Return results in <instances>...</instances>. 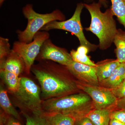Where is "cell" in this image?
I'll use <instances>...</instances> for the list:
<instances>
[{
    "mask_svg": "<svg viewBox=\"0 0 125 125\" xmlns=\"http://www.w3.org/2000/svg\"><path fill=\"white\" fill-rule=\"evenodd\" d=\"M55 62L40 61L31 67V71L40 83L42 101L69 95L79 89L76 82L65 75L60 66Z\"/></svg>",
    "mask_w": 125,
    "mask_h": 125,
    "instance_id": "1",
    "label": "cell"
},
{
    "mask_svg": "<svg viewBox=\"0 0 125 125\" xmlns=\"http://www.w3.org/2000/svg\"><path fill=\"white\" fill-rule=\"evenodd\" d=\"M94 107L91 97L87 94H72L42 101L44 113H60L69 115L75 120L87 115Z\"/></svg>",
    "mask_w": 125,
    "mask_h": 125,
    "instance_id": "2",
    "label": "cell"
},
{
    "mask_svg": "<svg viewBox=\"0 0 125 125\" xmlns=\"http://www.w3.org/2000/svg\"><path fill=\"white\" fill-rule=\"evenodd\" d=\"M84 5L91 17L90 25L85 30L92 32L97 37L101 49H107L113 42L118 30L111 9H107L103 13L101 10L100 2L84 4Z\"/></svg>",
    "mask_w": 125,
    "mask_h": 125,
    "instance_id": "3",
    "label": "cell"
},
{
    "mask_svg": "<svg viewBox=\"0 0 125 125\" xmlns=\"http://www.w3.org/2000/svg\"><path fill=\"white\" fill-rule=\"evenodd\" d=\"M41 90L33 81L27 77H20V85L13 93L14 104L23 113L42 114V100Z\"/></svg>",
    "mask_w": 125,
    "mask_h": 125,
    "instance_id": "4",
    "label": "cell"
},
{
    "mask_svg": "<svg viewBox=\"0 0 125 125\" xmlns=\"http://www.w3.org/2000/svg\"><path fill=\"white\" fill-rule=\"evenodd\" d=\"M23 15L28 20V24L23 31L18 30V39L21 42L29 43L33 40L34 35L46 24L54 21H63L65 17L59 10L46 14L37 13L34 10L33 6L27 4L23 7Z\"/></svg>",
    "mask_w": 125,
    "mask_h": 125,
    "instance_id": "5",
    "label": "cell"
},
{
    "mask_svg": "<svg viewBox=\"0 0 125 125\" xmlns=\"http://www.w3.org/2000/svg\"><path fill=\"white\" fill-rule=\"evenodd\" d=\"M84 7V4L78 3L73 14L70 19L63 21H52L43 27L41 31H48L51 30L59 29L69 31L77 37L80 45L87 47L90 51L94 50L96 48V46L90 43L86 39L81 22V14Z\"/></svg>",
    "mask_w": 125,
    "mask_h": 125,
    "instance_id": "6",
    "label": "cell"
},
{
    "mask_svg": "<svg viewBox=\"0 0 125 125\" xmlns=\"http://www.w3.org/2000/svg\"><path fill=\"white\" fill-rule=\"evenodd\" d=\"M50 35L47 31H39L34 35L31 42L26 43L20 41L15 42L12 50L22 57L25 65V73L28 74L31 71L34 61L40 52L44 42L49 39Z\"/></svg>",
    "mask_w": 125,
    "mask_h": 125,
    "instance_id": "7",
    "label": "cell"
},
{
    "mask_svg": "<svg viewBox=\"0 0 125 125\" xmlns=\"http://www.w3.org/2000/svg\"><path fill=\"white\" fill-rule=\"evenodd\" d=\"M79 89L82 90L91 97L95 109L112 108L116 106L117 99L111 89L99 85L76 82Z\"/></svg>",
    "mask_w": 125,
    "mask_h": 125,
    "instance_id": "8",
    "label": "cell"
},
{
    "mask_svg": "<svg viewBox=\"0 0 125 125\" xmlns=\"http://www.w3.org/2000/svg\"><path fill=\"white\" fill-rule=\"evenodd\" d=\"M36 59L39 61H52L65 66L73 61L70 54L66 49L56 46L49 39L43 43Z\"/></svg>",
    "mask_w": 125,
    "mask_h": 125,
    "instance_id": "9",
    "label": "cell"
},
{
    "mask_svg": "<svg viewBox=\"0 0 125 125\" xmlns=\"http://www.w3.org/2000/svg\"><path fill=\"white\" fill-rule=\"evenodd\" d=\"M66 67L72 75L85 84L99 85L95 67L81 64L74 61Z\"/></svg>",
    "mask_w": 125,
    "mask_h": 125,
    "instance_id": "10",
    "label": "cell"
},
{
    "mask_svg": "<svg viewBox=\"0 0 125 125\" xmlns=\"http://www.w3.org/2000/svg\"><path fill=\"white\" fill-rule=\"evenodd\" d=\"M0 69L12 72L19 76L25 70L23 60L12 49L5 60L0 62Z\"/></svg>",
    "mask_w": 125,
    "mask_h": 125,
    "instance_id": "11",
    "label": "cell"
},
{
    "mask_svg": "<svg viewBox=\"0 0 125 125\" xmlns=\"http://www.w3.org/2000/svg\"><path fill=\"white\" fill-rule=\"evenodd\" d=\"M125 80V67L124 62L120 63L110 76L99 83L101 86L111 90L118 87Z\"/></svg>",
    "mask_w": 125,
    "mask_h": 125,
    "instance_id": "12",
    "label": "cell"
},
{
    "mask_svg": "<svg viewBox=\"0 0 125 125\" xmlns=\"http://www.w3.org/2000/svg\"><path fill=\"white\" fill-rule=\"evenodd\" d=\"M112 108L92 109L88 113L87 117L94 125H109Z\"/></svg>",
    "mask_w": 125,
    "mask_h": 125,
    "instance_id": "13",
    "label": "cell"
},
{
    "mask_svg": "<svg viewBox=\"0 0 125 125\" xmlns=\"http://www.w3.org/2000/svg\"><path fill=\"white\" fill-rule=\"evenodd\" d=\"M120 64V62L116 60L105 61L96 64V75L99 83L109 78Z\"/></svg>",
    "mask_w": 125,
    "mask_h": 125,
    "instance_id": "14",
    "label": "cell"
},
{
    "mask_svg": "<svg viewBox=\"0 0 125 125\" xmlns=\"http://www.w3.org/2000/svg\"><path fill=\"white\" fill-rule=\"evenodd\" d=\"M0 105L2 110L6 114L21 121L19 114L12 105L6 90L2 84L0 88Z\"/></svg>",
    "mask_w": 125,
    "mask_h": 125,
    "instance_id": "15",
    "label": "cell"
},
{
    "mask_svg": "<svg viewBox=\"0 0 125 125\" xmlns=\"http://www.w3.org/2000/svg\"><path fill=\"white\" fill-rule=\"evenodd\" d=\"M1 78L10 93L16 92L20 85V77L17 75L4 70H0Z\"/></svg>",
    "mask_w": 125,
    "mask_h": 125,
    "instance_id": "16",
    "label": "cell"
},
{
    "mask_svg": "<svg viewBox=\"0 0 125 125\" xmlns=\"http://www.w3.org/2000/svg\"><path fill=\"white\" fill-rule=\"evenodd\" d=\"M43 114L51 125H74L75 118L69 115L60 113Z\"/></svg>",
    "mask_w": 125,
    "mask_h": 125,
    "instance_id": "17",
    "label": "cell"
},
{
    "mask_svg": "<svg viewBox=\"0 0 125 125\" xmlns=\"http://www.w3.org/2000/svg\"><path fill=\"white\" fill-rule=\"evenodd\" d=\"M116 49L117 60L122 63L125 62V31L118 30L113 41Z\"/></svg>",
    "mask_w": 125,
    "mask_h": 125,
    "instance_id": "18",
    "label": "cell"
},
{
    "mask_svg": "<svg viewBox=\"0 0 125 125\" xmlns=\"http://www.w3.org/2000/svg\"><path fill=\"white\" fill-rule=\"evenodd\" d=\"M111 10L114 15L116 16L124 27L125 31V0H111Z\"/></svg>",
    "mask_w": 125,
    "mask_h": 125,
    "instance_id": "19",
    "label": "cell"
},
{
    "mask_svg": "<svg viewBox=\"0 0 125 125\" xmlns=\"http://www.w3.org/2000/svg\"><path fill=\"white\" fill-rule=\"evenodd\" d=\"M23 114L26 119V125H51L45 117L43 113Z\"/></svg>",
    "mask_w": 125,
    "mask_h": 125,
    "instance_id": "20",
    "label": "cell"
},
{
    "mask_svg": "<svg viewBox=\"0 0 125 125\" xmlns=\"http://www.w3.org/2000/svg\"><path fill=\"white\" fill-rule=\"evenodd\" d=\"M70 54L73 61L75 62L94 67L96 66V64L93 62L87 55L80 54L74 50H72Z\"/></svg>",
    "mask_w": 125,
    "mask_h": 125,
    "instance_id": "21",
    "label": "cell"
},
{
    "mask_svg": "<svg viewBox=\"0 0 125 125\" xmlns=\"http://www.w3.org/2000/svg\"><path fill=\"white\" fill-rule=\"evenodd\" d=\"M9 39L0 37V62L5 60L11 51Z\"/></svg>",
    "mask_w": 125,
    "mask_h": 125,
    "instance_id": "22",
    "label": "cell"
},
{
    "mask_svg": "<svg viewBox=\"0 0 125 125\" xmlns=\"http://www.w3.org/2000/svg\"><path fill=\"white\" fill-rule=\"evenodd\" d=\"M0 125H22L20 121L8 115L2 110L0 115Z\"/></svg>",
    "mask_w": 125,
    "mask_h": 125,
    "instance_id": "23",
    "label": "cell"
},
{
    "mask_svg": "<svg viewBox=\"0 0 125 125\" xmlns=\"http://www.w3.org/2000/svg\"><path fill=\"white\" fill-rule=\"evenodd\" d=\"M111 90L117 99L125 97V80L117 88Z\"/></svg>",
    "mask_w": 125,
    "mask_h": 125,
    "instance_id": "24",
    "label": "cell"
},
{
    "mask_svg": "<svg viewBox=\"0 0 125 125\" xmlns=\"http://www.w3.org/2000/svg\"><path fill=\"white\" fill-rule=\"evenodd\" d=\"M111 118H115L125 123V110L120 109L113 111L111 114Z\"/></svg>",
    "mask_w": 125,
    "mask_h": 125,
    "instance_id": "25",
    "label": "cell"
},
{
    "mask_svg": "<svg viewBox=\"0 0 125 125\" xmlns=\"http://www.w3.org/2000/svg\"><path fill=\"white\" fill-rule=\"evenodd\" d=\"M74 125H94L93 123L87 116L83 117L75 120Z\"/></svg>",
    "mask_w": 125,
    "mask_h": 125,
    "instance_id": "26",
    "label": "cell"
},
{
    "mask_svg": "<svg viewBox=\"0 0 125 125\" xmlns=\"http://www.w3.org/2000/svg\"><path fill=\"white\" fill-rule=\"evenodd\" d=\"M116 106L119 109L125 110V97L117 99Z\"/></svg>",
    "mask_w": 125,
    "mask_h": 125,
    "instance_id": "27",
    "label": "cell"
},
{
    "mask_svg": "<svg viewBox=\"0 0 125 125\" xmlns=\"http://www.w3.org/2000/svg\"><path fill=\"white\" fill-rule=\"evenodd\" d=\"M76 51L80 54L87 55L89 51L90 50L87 47L85 46L80 45V46L78 47L77 48Z\"/></svg>",
    "mask_w": 125,
    "mask_h": 125,
    "instance_id": "28",
    "label": "cell"
},
{
    "mask_svg": "<svg viewBox=\"0 0 125 125\" xmlns=\"http://www.w3.org/2000/svg\"><path fill=\"white\" fill-rule=\"evenodd\" d=\"M109 125H125V123H123L115 118H111Z\"/></svg>",
    "mask_w": 125,
    "mask_h": 125,
    "instance_id": "29",
    "label": "cell"
},
{
    "mask_svg": "<svg viewBox=\"0 0 125 125\" xmlns=\"http://www.w3.org/2000/svg\"><path fill=\"white\" fill-rule=\"evenodd\" d=\"M5 0H0V6L2 5L3 2Z\"/></svg>",
    "mask_w": 125,
    "mask_h": 125,
    "instance_id": "30",
    "label": "cell"
},
{
    "mask_svg": "<svg viewBox=\"0 0 125 125\" xmlns=\"http://www.w3.org/2000/svg\"><path fill=\"white\" fill-rule=\"evenodd\" d=\"M100 3H103V4H105V0H99Z\"/></svg>",
    "mask_w": 125,
    "mask_h": 125,
    "instance_id": "31",
    "label": "cell"
},
{
    "mask_svg": "<svg viewBox=\"0 0 125 125\" xmlns=\"http://www.w3.org/2000/svg\"><path fill=\"white\" fill-rule=\"evenodd\" d=\"M124 64H125V62H124Z\"/></svg>",
    "mask_w": 125,
    "mask_h": 125,
    "instance_id": "32",
    "label": "cell"
}]
</instances>
